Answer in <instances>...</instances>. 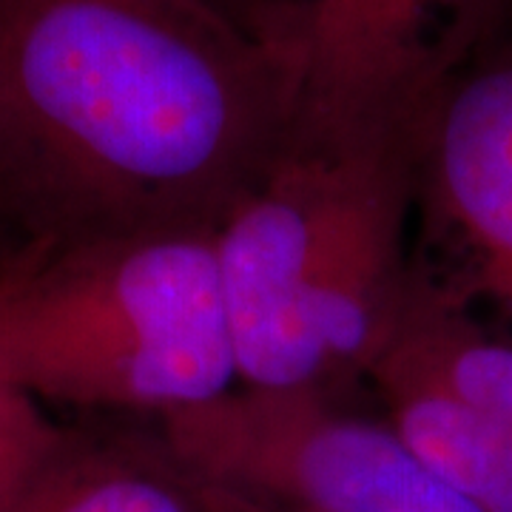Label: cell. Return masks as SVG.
I'll return each instance as SVG.
<instances>
[{
    "instance_id": "8992f818",
    "label": "cell",
    "mask_w": 512,
    "mask_h": 512,
    "mask_svg": "<svg viewBox=\"0 0 512 512\" xmlns=\"http://www.w3.org/2000/svg\"><path fill=\"white\" fill-rule=\"evenodd\" d=\"M512 3L441 74L413 123V180L458 251L461 293L512 322Z\"/></svg>"
},
{
    "instance_id": "ba28073f",
    "label": "cell",
    "mask_w": 512,
    "mask_h": 512,
    "mask_svg": "<svg viewBox=\"0 0 512 512\" xmlns=\"http://www.w3.org/2000/svg\"><path fill=\"white\" fill-rule=\"evenodd\" d=\"M9 512H222L160 444L157 453L66 433Z\"/></svg>"
},
{
    "instance_id": "3957f363",
    "label": "cell",
    "mask_w": 512,
    "mask_h": 512,
    "mask_svg": "<svg viewBox=\"0 0 512 512\" xmlns=\"http://www.w3.org/2000/svg\"><path fill=\"white\" fill-rule=\"evenodd\" d=\"M165 453L211 493L282 512H478L390 421L345 413L322 387H245L160 419Z\"/></svg>"
},
{
    "instance_id": "52a82bcc",
    "label": "cell",
    "mask_w": 512,
    "mask_h": 512,
    "mask_svg": "<svg viewBox=\"0 0 512 512\" xmlns=\"http://www.w3.org/2000/svg\"><path fill=\"white\" fill-rule=\"evenodd\" d=\"M419 461L478 512H512V427L464 399L399 330L367 367Z\"/></svg>"
},
{
    "instance_id": "6da1fadb",
    "label": "cell",
    "mask_w": 512,
    "mask_h": 512,
    "mask_svg": "<svg viewBox=\"0 0 512 512\" xmlns=\"http://www.w3.org/2000/svg\"><path fill=\"white\" fill-rule=\"evenodd\" d=\"M0 97L37 239L217 231L296 140L302 46L200 0H0Z\"/></svg>"
},
{
    "instance_id": "9c48e42d",
    "label": "cell",
    "mask_w": 512,
    "mask_h": 512,
    "mask_svg": "<svg viewBox=\"0 0 512 512\" xmlns=\"http://www.w3.org/2000/svg\"><path fill=\"white\" fill-rule=\"evenodd\" d=\"M396 330L464 399L512 427V339L495 336L430 276H413Z\"/></svg>"
},
{
    "instance_id": "4fadbf2b",
    "label": "cell",
    "mask_w": 512,
    "mask_h": 512,
    "mask_svg": "<svg viewBox=\"0 0 512 512\" xmlns=\"http://www.w3.org/2000/svg\"><path fill=\"white\" fill-rule=\"evenodd\" d=\"M211 493V490H208ZM214 501L220 504L222 512H282V510H271V507H259V504H248V501H239V498H228L222 493H211Z\"/></svg>"
},
{
    "instance_id": "8fae6325",
    "label": "cell",
    "mask_w": 512,
    "mask_h": 512,
    "mask_svg": "<svg viewBox=\"0 0 512 512\" xmlns=\"http://www.w3.org/2000/svg\"><path fill=\"white\" fill-rule=\"evenodd\" d=\"M205 6L237 20L245 29L279 40H299L302 9L288 0H200Z\"/></svg>"
},
{
    "instance_id": "7a4b0ae2",
    "label": "cell",
    "mask_w": 512,
    "mask_h": 512,
    "mask_svg": "<svg viewBox=\"0 0 512 512\" xmlns=\"http://www.w3.org/2000/svg\"><path fill=\"white\" fill-rule=\"evenodd\" d=\"M0 359L40 404L163 419L228 393L214 231L26 242L0 268Z\"/></svg>"
},
{
    "instance_id": "5b68a950",
    "label": "cell",
    "mask_w": 512,
    "mask_h": 512,
    "mask_svg": "<svg viewBox=\"0 0 512 512\" xmlns=\"http://www.w3.org/2000/svg\"><path fill=\"white\" fill-rule=\"evenodd\" d=\"M512 0H305L296 137L376 146L413 137L439 77Z\"/></svg>"
},
{
    "instance_id": "30bf717a",
    "label": "cell",
    "mask_w": 512,
    "mask_h": 512,
    "mask_svg": "<svg viewBox=\"0 0 512 512\" xmlns=\"http://www.w3.org/2000/svg\"><path fill=\"white\" fill-rule=\"evenodd\" d=\"M63 436L66 430L43 413V404L12 379L0 359V512H9Z\"/></svg>"
},
{
    "instance_id": "277c9868",
    "label": "cell",
    "mask_w": 512,
    "mask_h": 512,
    "mask_svg": "<svg viewBox=\"0 0 512 512\" xmlns=\"http://www.w3.org/2000/svg\"><path fill=\"white\" fill-rule=\"evenodd\" d=\"M410 143V140H402ZM376 146L296 137L214 231L239 384L322 387L308 296L339 208Z\"/></svg>"
},
{
    "instance_id": "7c38bea8",
    "label": "cell",
    "mask_w": 512,
    "mask_h": 512,
    "mask_svg": "<svg viewBox=\"0 0 512 512\" xmlns=\"http://www.w3.org/2000/svg\"><path fill=\"white\" fill-rule=\"evenodd\" d=\"M0 217L26 220L18 157H15V143H12V131H9V120H6V109H3V97H0Z\"/></svg>"
}]
</instances>
